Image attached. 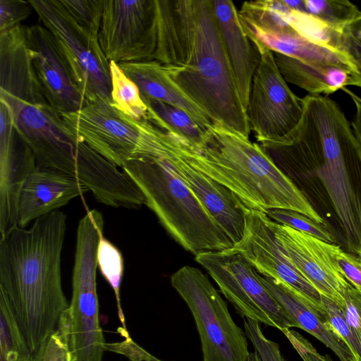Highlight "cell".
I'll list each match as a JSON object with an SVG mask.
<instances>
[{"label": "cell", "mask_w": 361, "mask_h": 361, "mask_svg": "<svg viewBox=\"0 0 361 361\" xmlns=\"http://www.w3.org/2000/svg\"><path fill=\"white\" fill-rule=\"evenodd\" d=\"M301 103L295 128L259 145L321 216L336 245L361 259V146L334 100L308 94Z\"/></svg>", "instance_id": "obj_1"}, {"label": "cell", "mask_w": 361, "mask_h": 361, "mask_svg": "<svg viewBox=\"0 0 361 361\" xmlns=\"http://www.w3.org/2000/svg\"><path fill=\"white\" fill-rule=\"evenodd\" d=\"M66 215L56 210L0 237V288L33 355L58 329L69 304L61 284Z\"/></svg>", "instance_id": "obj_2"}, {"label": "cell", "mask_w": 361, "mask_h": 361, "mask_svg": "<svg viewBox=\"0 0 361 361\" xmlns=\"http://www.w3.org/2000/svg\"><path fill=\"white\" fill-rule=\"evenodd\" d=\"M175 149L187 164L226 186L247 208L263 212L271 209L293 210L324 224L302 193L259 144L243 134L212 124L201 149L178 138Z\"/></svg>", "instance_id": "obj_3"}, {"label": "cell", "mask_w": 361, "mask_h": 361, "mask_svg": "<svg viewBox=\"0 0 361 361\" xmlns=\"http://www.w3.org/2000/svg\"><path fill=\"white\" fill-rule=\"evenodd\" d=\"M194 25L181 66L164 65L181 90L212 124L247 137L250 127L216 20L212 0H193Z\"/></svg>", "instance_id": "obj_4"}, {"label": "cell", "mask_w": 361, "mask_h": 361, "mask_svg": "<svg viewBox=\"0 0 361 361\" xmlns=\"http://www.w3.org/2000/svg\"><path fill=\"white\" fill-rule=\"evenodd\" d=\"M122 170L169 233L194 255L231 248L234 243L163 157L125 161Z\"/></svg>", "instance_id": "obj_5"}, {"label": "cell", "mask_w": 361, "mask_h": 361, "mask_svg": "<svg viewBox=\"0 0 361 361\" xmlns=\"http://www.w3.org/2000/svg\"><path fill=\"white\" fill-rule=\"evenodd\" d=\"M61 117L71 135L121 168L142 157H164L170 133L149 121H138L121 113L111 102L88 104Z\"/></svg>", "instance_id": "obj_6"}, {"label": "cell", "mask_w": 361, "mask_h": 361, "mask_svg": "<svg viewBox=\"0 0 361 361\" xmlns=\"http://www.w3.org/2000/svg\"><path fill=\"white\" fill-rule=\"evenodd\" d=\"M104 218L88 210L77 228L72 296L67 310L69 350L73 361H102L106 343L99 323L96 271Z\"/></svg>", "instance_id": "obj_7"}, {"label": "cell", "mask_w": 361, "mask_h": 361, "mask_svg": "<svg viewBox=\"0 0 361 361\" xmlns=\"http://www.w3.org/2000/svg\"><path fill=\"white\" fill-rule=\"evenodd\" d=\"M200 336L203 361H247V337L228 311L226 301L199 269L184 266L171 276Z\"/></svg>", "instance_id": "obj_8"}, {"label": "cell", "mask_w": 361, "mask_h": 361, "mask_svg": "<svg viewBox=\"0 0 361 361\" xmlns=\"http://www.w3.org/2000/svg\"><path fill=\"white\" fill-rule=\"evenodd\" d=\"M29 2L42 25L52 35L88 104L111 102L109 61L99 40L88 37L74 23L60 0Z\"/></svg>", "instance_id": "obj_9"}, {"label": "cell", "mask_w": 361, "mask_h": 361, "mask_svg": "<svg viewBox=\"0 0 361 361\" xmlns=\"http://www.w3.org/2000/svg\"><path fill=\"white\" fill-rule=\"evenodd\" d=\"M225 298L245 318L280 331L293 322L260 279V274L240 253L231 248L195 255Z\"/></svg>", "instance_id": "obj_10"}, {"label": "cell", "mask_w": 361, "mask_h": 361, "mask_svg": "<svg viewBox=\"0 0 361 361\" xmlns=\"http://www.w3.org/2000/svg\"><path fill=\"white\" fill-rule=\"evenodd\" d=\"M255 44L260 61L252 78L246 114L250 130L260 143L289 133L299 122L302 107L301 98L281 73L274 52Z\"/></svg>", "instance_id": "obj_11"}, {"label": "cell", "mask_w": 361, "mask_h": 361, "mask_svg": "<svg viewBox=\"0 0 361 361\" xmlns=\"http://www.w3.org/2000/svg\"><path fill=\"white\" fill-rule=\"evenodd\" d=\"M99 42L109 61H154L157 48L155 0H104Z\"/></svg>", "instance_id": "obj_12"}, {"label": "cell", "mask_w": 361, "mask_h": 361, "mask_svg": "<svg viewBox=\"0 0 361 361\" xmlns=\"http://www.w3.org/2000/svg\"><path fill=\"white\" fill-rule=\"evenodd\" d=\"M17 135L33 152L36 166L61 171L77 149V140L45 99H21L0 92Z\"/></svg>", "instance_id": "obj_13"}, {"label": "cell", "mask_w": 361, "mask_h": 361, "mask_svg": "<svg viewBox=\"0 0 361 361\" xmlns=\"http://www.w3.org/2000/svg\"><path fill=\"white\" fill-rule=\"evenodd\" d=\"M232 249L243 255L259 273L293 288L324 319L322 295L289 262L275 236L271 220L264 212L247 209L243 235Z\"/></svg>", "instance_id": "obj_14"}, {"label": "cell", "mask_w": 361, "mask_h": 361, "mask_svg": "<svg viewBox=\"0 0 361 361\" xmlns=\"http://www.w3.org/2000/svg\"><path fill=\"white\" fill-rule=\"evenodd\" d=\"M275 236L293 267L322 295L338 307L351 283L348 281L332 253V243L271 220Z\"/></svg>", "instance_id": "obj_15"}, {"label": "cell", "mask_w": 361, "mask_h": 361, "mask_svg": "<svg viewBox=\"0 0 361 361\" xmlns=\"http://www.w3.org/2000/svg\"><path fill=\"white\" fill-rule=\"evenodd\" d=\"M35 71L49 105L60 114L88 104L51 32L42 25L25 26Z\"/></svg>", "instance_id": "obj_16"}, {"label": "cell", "mask_w": 361, "mask_h": 361, "mask_svg": "<svg viewBox=\"0 0 361 361\" xmlns=\"http://www.w3.org/2000/svg\"><path fill=\"white\" fill-rule=\"evenodd\" d=\"M32 151L17 135L8 109L0 111V233L18 227L17 207L21 188L36 169Z\"/></svg>", "instance_id": "obj_17"}, {"label": "cell", "mask_w": 361, "mask_h": 361, "mask_svg": "<svg viewBox=\"0 0 361 361\" xmlns=\"http://www.w3.org/2000/svg\"><path fill=\"white\" fill-rule=\"evenodd\" d=\"M175 139L176 135H172L169 152L163 158L235 245L243 235L249 208L226 186L187 164L176 151Z\"/></svg>", "instance_id": "obj_18"}, {"label": "cell", "mask_w": 361, "mask_h": 361, "mask_svg": "<svg viewBox=\"0 0 361 361\" xmlns=\"http://www.w3.org/2000/svg\"><path fill=\"white\" fill-rule=\"evenodd\" d=\"M75 177L49 169L36 167L24 182L17 207L18 227L58 210L72 199L89 192Z\"/></svg>", "instance_id": "obj_19"}, {"label": "cell", "mask_w": 361, "mask_h": 361, "mask_svg": "<svg viewBox=\"0 0 361 361\" xmlns=\"http://www.w3.org/2000/svg\"><path fill=\"white\" fill-rule=\"evenodd\" d=\"M212 2L238 92L246 111L260 53L245 34L234 3L231 0H212Z\"/></svg>", "instance_id": "obj_20"}, {"label": "cell", "mask_w": 361, "mask_h": 361, "mask_svg": "<svg viewBox=\"0 0 361 361\" xmlns=\"http://www.w3.org/2000/svg\"><path fill=\"white\" fill-rule=\"evenodd\" d=\"M260 279L287 314L294 327L314 336L331 349L340 361H357L343 338L293 288L268 276L260 275Z\"/></svg>", "instance_id": "obj_21"}, {"label": "cell", "mask_w": 361, "mask_h": 361, "mask_svg": "<svg viewBox=\"0 0 361 361\" xmlns=\"http://www.w3.org/2000/svg\"><path fill=\"white\" fill-rule=\"evenodd\" d=\"M118 64L137 85L142 99H156L178 107L206 128L212 124L207 115L173 81L164 65L155 61Z\"/></svg>", "instance_id": "obj_22"}, {"label": "cell", "mask_w": 361, "mask_h": 361, "mask_svg": "<svg viewBox=\"0 0 361 361\" xmlns=\"http://www.w3.org/2000/svg\"><path fill=\"white\" fill-rule=\"evenodd\" d=\"M274 54L286 81L305 90L310 94L329 95L343 90L349 84L352 73L350 70L310 66L283 54L274 52Z\"/></svg>", "instance_id": "obj_23"}, {"label": "cell", "mask_w": 361, "mask_h": 361, "mask_svg": "<svg viewBox=\"0 0 361 361\" xmlns=\"http://www.w3.org/2000/svg\"><path fill=\"white\" fill-rule=\"evenodd\" d=\"M148 108V121L187 142L200 150L204 145L208 128L196 122L185 111L152 99H142Z\"/></svg>", "instance_id": "obj_24"}, {"label": "cell", "mask_w": 361, "mask_h": 361, "mask_svg": "<svg viewBox=\"0 0 361 361\" xmlns=\"http://www.w3.org/2000/svg\"><path fill=\"white\" fill-rule=\"evenodd\" d=\"M240 20L274 33H290L292 12L283 0L247 1L238 11Z\"/></svg>", "instance_id": "obj_25"}, {"label": "cell", "mask_w": 361, "mask_h": 361, "mask_svg": "<svg viewBox=\"0 0 361 361\" xmlns=\"http://www.w3.org/2000/svg\"><path fill=\"white\" fill-rule=\"evenodd\" d=\"M32 357L8 296L0 288V361H32Z\"/></svg>", "instance_id": "obj_26"}, {"label": "cell", "mask_w": 361, "mask_h": 361, "mask_svg": "<svg viewBox=\"0 0 361 361\" xmlns=\"http://www.w3.org/2000/svg\"><path fill=\"white\" fill-rule=\"evenodd\" d=\"M111 104L121 113L138 121H148V108L137 85L119 64L109 61Z\"/></svg>", "instance_id": "obj_27"}, {"label": "cell", "mask_w": 361, "mask_h": 361, "mask_svg": "<svg viewBox=\"0 0 361 361\" xmlns=\"http://www.w3.org/2000/svg\"><path fill=\"white\" fill-rule=\"evenodd\" d=\"M290 9L307 13L319 18L341 34L344 26L360 11L349 1H283Z\"/></svg>", "instance_id": "obj_28"}, {"label": "cell", "mask_w": 361, "mask_h": 361, "mask_svg": "<svg viewBox=\"0 0 361 361\" xmlns=\"http://www.w3.org/2000/svg\"><path fill=\"white\" fill-rule=\"evenodd\" d=\"M97 266L114 292L118 318L123 328L127 330L120 297V287L124 270L123 258L119 250L104 236L98 246Z\"/></svg>", "instance_id": "obj_29"}, {"label": "cell", "mask_w": 361, "mask_h": 361, "mask_svg": "<svg viewBox=\"0 0 361 361\" xmlns=\"http://www.w3.org/2000/svg\"><path fill=\"white\" fill-rule=\"evenodd\" d=\"M74 23L88 37L99 40L104 0H60Z\"/></svg>", "instance_id": "obj_30"}, {"label": "cell", "mask_w": 361, "mask_h": 361, "mask_svg": "<svg viewBox=\"0 0 361 361\" xmlns=\"http://www.w3.org/2000/svg\"><path fill=\"white\" fill-rule=\"evenodd\" d=\"M338 47L345 54L353 73L348 85L361 88V11L343 27Z\"/></svg>", "instance_id": "obj_31"}, {"label": "cell", "mask_w": 361, "mask_h": 361, "mask_svg": "<svg viewBox=\"0 0 361 361\" xmlns=\"http://www.w3.org/2000/svg\"><path fill=\"white\" fill-rule=\"evenodd\" d=\"M273 221L312 235L328 243L336 244L334 236L323 224L293 210L271 209L264 212Z\"/></svg>", "instance_id": "obj_32"}, {"label": "cell", "mask_w": 361, "mask_h": 361, "mask_svg": "<svg viewBox=\"0 0 361 361\" xmlns=\"http://www.w3.org/2000/svg\"><path fill=\"white\" fill-rule=\"evenodd\" d=\"M325 309L324 320L343 338L357 361H361V339L348 324L341 309L322 295Z\"/></svg>", "instance_id": "obj_33"}, {"label": "cell", "mask_w": 361, "mask_h": 361, "mask_svg": "<svg viewBox=\"0 0 361 361\" xmlns=\"http://www.w3.org/2000/svg\"><path fill=\"white\" fill-rule=\"evenodd\" d=\"M68 338L69 321L66 310L56 331L44 343L42 361H71Z\"/></svg>", "instance_id": "obj_34"}, {"label": "cell", "mask_w": 361, "mask_h": 361, "mask_svg": "<svg viewBox=\"0 0 361 361\" xmlns=\"http://www.w3.org/2000/svg\"><path fill=\"white\" fill-rule=\"evenodd\" d=\"M260 323L250 319H244V331L262 361H286L279 345L267 338L262 332Z\"/></svg>", "instance_id": "obj_35"}, {"label": "cell", "mask_w": 361, "mask_h": 361, "mask_svg": "<svg viewBox=\"0 0 361 361\" xmlns=\"http://www.w3.org/2000/svg\"><path fill=\"white\" fill-rule=\"evenodd\" d=\"M32 9L29 1L0 0V32L22 25Z\"/></svg>", "instance_id": "obj_36"}, {"label": "cell", "mask_w": 361, "mask_h": 361, "mask_svg": "<svg viewBox=\"0 0 361 361\" xmlns=\"http://www.w3.org/2000/svg\"><path fill=\"white\" fill-rule=\"evenodd\" d=\"M332 253L348 281L361 291V259L336 244H333Z\"/></svg>", "instance_id": "obj_37"}, {"label": "cell", "mask_w": 361, "mask_h": 361, "mask_svg": "<svg viewBox=\"0 0 361 361\" xmlns=\"http://www.w3.org/2000/svg\"><path fill=\"white\" fill-rule=\"evenodd\" d=\"M339 307L348 324L361 339V291L351 284L344 295V304Z\"/></svg>", "instance_id": "obj_38"}, {"label": "cell", "mask_w": 361, "mask_h": 361, "mask_svg": "<svg viewBox=\"0 0 361 361\" xmlns=\"http://www.w3.org/2000/svg\"><path fill=\"white\" fill-rule=\"evenodd\" d=\"M303 361H333L329 355H322L304 336L290 329L281 331Z\"/></svg>", "instance_id": "obj_39"}, {"label": "cell", "mask_w": 361, "mask_h": 361, "mask_svg": "<svg viewBox=\"0 0 361 361\" xmlns=\"http://www.w3.org/2000/svg\"><path fill=\"white\" fill-rule=\"evenodd\" d=\"M121 342L106 343L105 350L121 354L130 361H153L157 358L134 342L130 336Z\"/></svg>", "instance_id": "obj_40"}, {"label": "cell", "mask_w": 361, "mask_h": 361, "mask_svg": "<svg viewBox=\"0 0 361 361\" xmlns=\"http://www.w3.org/2000/svg\"><path fill=\"white\" fill-rule=\"evenodd\" d=\"M345 92L350 97L355 105V114L350 123L361 146V97L348 89Z\"/></svg>", "instance_id": "obj_41"}, {"label": "cell", "mask_w": 361, "mask_h": 361, "mask_svg": "<svg viewBox=\"0 0 361 361\" xmlns=\"http://www.w3.org/2000/svg\"><path fill=\"white\" fill-rule=\"evenodd\" d=\"M42 353H43V345L40 348V349L33 355L32 361H42Z\"/></svg>", "instance_id": "obj_42"}, {"label": "cell", "mask_w": 361, "mask_h": 361, "mask_svg": "<svg viewBox=\"0 0 361 361\" xmlns=\"http://www.w3.org/2000/svg\"><path fill=\"white\" fill-rule=\"evenodd\" d=\"M247 361H262L259 355L255 351L250 353Z\"/></svg>", "instance_id": "obj_43"}, {"label": "cell", "mask_w": 361, "mask_h": 361, "mask_svg": "<svg viewBox=\"0 0 361 361\" xmlns=\"http://www.w3.org/2000/svg\"><path fill=\"white\" fill-rule=\"evenodd\" d=\"M153 361H162V360H159V359L157 358V360H153Z\"/></svg>", "instance_id": "obj_44"}, {"label": "cell", "mask_w": 361, "mask_h": 361, "mask_svg": "<svg viewBox=\"0 0 361 361\" xmlns=\"http://www.w3.org/2000/svg\"><path fill=\"white\" fill-rule=\"evenodd\" d=\"M71 361H73V359L71 358Z\"/></svg>", "instance_id": "obj_45"}]
</instances>
